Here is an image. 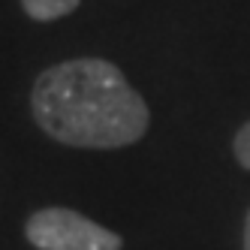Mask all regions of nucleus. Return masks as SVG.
I'll list each match as a JSON object with an SVG mask.
<instances>
[{
	"label": "nucleus",
	"instance_id": "f257e3e1",
	"mask_svg": "<svg viewBox=\"0 0 250 250\" xmlns=\"http://www.w3.org/2000/svg\"><path fill=\"white\" fill-rule=\"evenodd\" d=\"M30 112L55 142L94 151L136 145L151 124L148 103L103 58H73L42 69L30 91Z\"/></svg>",
	"mask_w": 250,
	"mask_h": 250
},
{
	"label": "nucleus",
	"instance_id": "f03ea898",
	"mask_svg": "<svg viewBox=\"0 0 250 250\" xmlns=\"http://www.w3.org/2000/svg\"><path fill=\"white\" fill-rule=\"evenodd\" d=\"M24 238L37 250H121L118 232L73 208H40L24 220Z\"/></svg>",
	"mask_w": 250,
	"mask_h": 250
},
{
	"label": "nucleus",
	"instance_id": "7ed1b4c3",
	"mask_svg": "<svg viewBox=\"0 0 250 250\" xmlns=\"http://www.w3.org/2000/svg\"><path fill=\"white\" fill-rule=\"evenodd\" d=\"M82 0H21V9L33 21H58L63 15L76 12Z\"/></svg>",
	"mask_w": 250,
	"mask_h": 250
},
{
	"label": "nucleus",
	"instance_id": "20e7f679",
	"mask_svg": "<svg viewBox=\"0 0 250 250\" xmlns=\"http://www.w3.org/2000/svg\"><path fill=\"white\" fill-rule=\"evenodd\" d=\"M232 151H235V160L244 166V169H250V121L244 124V127L235 133V142H232Z\"/></svg>",
	"mask_w": 250,
	"mask_h": 250
},
{
	"label": "nucleus",
	"instance_id": "39448f33",
	"mask_svg": "<svg viewBox=\"0 0 250 250\" xmlns=\"http://www.w3.org/2000/svg\"><path fill=\"white\" fill-rule=\"evenodd\" d=\"M244 250H250V211L244 217Z\"/></svg>",
	"mask_w": 250,
	"mask_h": 250
}]
</instances>
